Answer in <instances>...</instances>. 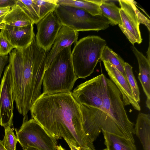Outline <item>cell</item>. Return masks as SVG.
<instances>
[{"instance_id": "5b68a950", "label": "cell", "mask_w": 150, "mask_h": 150, "mask_svg": "<svg viewBox=\"0 0 150 150\" xmlns=\"http://www.w3.org/2000/svg\"><path fill=\"white\" fill-rule=\"evenodd\" d=\"M106 44L105 40L96 35L84 37L75 43L71 58L78 79H85L93 73Z\"/></svg>"}, {"instance_id": "44dd1931", "label": "cell", "mask_w": 150, "mask_h": 150, "mask_svg": "<svg viewBox=\"0 0 150 150\" xmlns=\"http://www.w3.org/2000/svg\"><path fill=\"white\" fill-rule=\"evenodd\" d=\"M33 1L41 19L50 12L54 11L58 5L57 0H33Z\"/></svg>"}, {"instance_id": "277c9868", "label": "cell", "mask_w": 150, "mask_h": 150, "mask_svg": "<svg viewBox=\"0 0 150 150\" xmlns=\"http://www.w3.org/2000/svg\"><path fill=\"white\" fill-rule=\"evenodd\" d=\"M71 47L61 51L46 69L43 77V94L70 93L78 79L71 58Z\"/></svg>"}, {"instance_id": "8fae6325", "label": "cell", "mask_w": 150, "mask_h": 150, "mask_svg": "<svg viewBox=\"0 0 150 150\" xmlns=\"http://www.w3.org/2000/svg\"><path fill=\"white\" fill-rule=\"evenodd\" d=\"M33 25L18 27L2 24L0 25V32L14 49H23L31 44L35 36Z\"/></svg>"}, {"instance_id": "ac0fdd59", "label": "cell", "mask_w": 150, "mask_h": 150, "mask_svg": "<svg viewBox=\"0 0 150 150\" xmlns=\"http://www.w3.org/2000/svg\"><path fill=\"white\" fill-rule=\"evenodd\" d=\"M102 0H57L59 5L74 7L83 10L93 16L101 15L99 5Z\"/></svg>"}, {"instance_id": "f1b7e54d", "label": "cell", "mask_w": 150, "mask_h": 150, "mask_svg": "<svg viewBox=\"0 0 150 150\" xmlns=\"http://www.w3.org/2000/svg\"><path fill=\"white\" fill-rule=\"evenodd\" d=\"M66 143L69 146L71 150H80L76 146L73 145L68 140H65Z\"/></svg>"}, {"instance_id": "d6a6232c", "label": "cell", "mask_w": 150, "mask_h": 150, "mask_svg": "<svg viewBox=\"0 0 150 150\" xmlns=\"http://www.w3.org/2000/svg\"><path fill=\"white\" fill-rule=\"evenodd\" d=\"M94 150H96L95 149ZM102 150H108V149H107V148H105V149H103Z\"/></svg>"}, {"instance_id": "9c48e42d", "label": "cell", "mask_w": 150, "mask_h": 150, "mask_svg": "<svg viewBox=\"0 0 150 150\" xmlns=\"http://www.w3.org/2000/svg\"><path fill=\"white\" fill-rule=\"evenodd\" d=\"M11 65L6 66L0 85V125L13 127V102Z\"/></svg>"}, {"instance_id": "1f68e13d", "label": "cell", "mask_w": 150, "mask_h": 150, "mask_svg": "<svg viewBox=\"0 0 150 150\" xmlns=\"http://www.w3.org/2000/svg\"><path fill=\"white\" fill-rule=\"evenodd\" d=\"M24 150H39L38 149L33 147H30L27 148Z\"/></svg>"}, {"instance_id": "2e32d148", "label": "cell", "mask_w": 150, "mask_h": 150, "mask_svg": "<svg viewBox=\"0 0 150 150\" xmlns=\"http://www.w3.org/2000/svg\"><path fill=\"white\" fill-rule=\"evenodd\" d=\"M2 24L18 27L34 24L30 17L16 3L11 8V10L4 16Z\"/></svg>"}, {"instance_id": "30bf717a", "label": "cell", "mask_w": 150, "mask_h": 150, "mask_svg": "<svg viewBox=\"0 0 150 150\" xmlns=\"http://www.w3.org/2000/svg\"><path fill=\"white\" fill-rule=\"evenodd\" d=\"M37 32L35 35L38 45L50 51L62 25L54 11L50 12L36 24Z\"/></svg>"}, {"instance_id": "ba28073f", "label": "cell", "mask_w": 150, "mask_h": 150, "mask_svg": "<svg viewBox=\"0 0 150 150\" xmlns=\"http://www.w3.org/2000/svg\"><path fill=\"white\" fill-rule=\"evenodd\" d=\"M121 7L120 15L122 25H118L123 33L133 45L142 42L139 25H145L150 31V21L136 7V2L133 0H119Z\"/></svg>"}, {"instance_id": "7a4b0ae2", "label": "cell", "mask_w": 150, "mask_h": 150, "mask_svg": "<svg viewBox=\"0 0 150 150\" xmlns=\"http://www.w3.org/2000/svg\"><path fill=\"white\" fill-rule=\"evenodd\" d=\"M49 51L38 45L35 36L27 47L15 48L9 53L13 98L18 112L24 117V121L28 120V113L41 95Z\"/></svg>"}, {"instance_id": "ffe728a7", "label": "cell", "mask_w": 150, "mask_h": 150, "mask_svg": "<svg viewBox=\"0 0 150 150\" xmlns=\"http://www.w3.org/2000/svg\"><path fill=\"white\" fill-rule=\"evenodd\" d=\"M100 61L110 63L127 79L124 67L125 62L120 56L106 45L103 51Z\"/></svg>"}, {"instance_id": "4dcf8cb0", "label": "cell", "mask_w": 150, "mask_h": 150, "mask_svg": "<svg viewBox=\"0 0 150 150\" xmlns=\"http://www.w3.org/2000/svg\"><path fill=\"white\" fill-rule=\"evenodd\" d=\"M57 150H65L60 145H57Z\"/></svg>"}, {"instance_id": "7c38bea8", "label": "cell", "mask_w": 150, "mask_h": 150, "mask_svg": "<svg viewBox=\"0 0 150 150\" xmlns=\"http://www.w3.org/2000/svg\"><path fill=\"white\" fill-rule=\"evenodd\" d=\"M109 77L121 92L125 105L131 104L138 111L141 110L139 103L136 101L127 79L114 66L110 63L103 62Z\"/></svg>"}, {"instance_id": "d4e9b609", "label": "cell", "mask_w": 150, "mask_h": 150, "mask_svg": "<svg viewBox=\"0 0 150 150\" xmlns=\"http://www.w3.org/2000/svg\"><path fill=\"white\" fill-rule=\"evenodd\" d=\"M14 48L12 45L0 31V55H7Z\"/></svg>"}, {"instance_id": "484cf974", "label": "cell", "mask_w": 150, "mask_h": 150, "mask_svg": "<svg viewBox=\"0 0 150 150\" xmlns=\"http://www.w3.org/2000/svg\"><path fill=\"white\" fill-rule=\"evenodd\" d=\"M8 55H0V79L4 68L8 62Z\"/></svg>"}, {"instance_id": "4316f807", "label": "cell", "mask_w": 150, "mask_h": 150, "mask_svg": "<svg viewBox=\"0 0 150 150\" xmlns=\"http://www.w3.org/2000/svg\"><path fill=\"white\" fill-rule=\"evenodd\" d=\"M17 0H0V8L11 7L16 4Z\"/></svg>"}, {"instance_id": "f546056e", "label": "cell", "mask_w": 150, "mask_h": 150, "mask_svg": "<svg viewBox=\"0 0 150 150\" xmlns=\"http://www.w3.org/2000/svg\"><path fill=\"white\" fill-rule=\"evenodd\" d=\"M0 150H7L3 146L1 140H0Z\"/></svg>"}, {"instance_id": "9a60e30c", "label": "cell", "mask_w": 150, "mask_h": 150, "mask_svg": "<svg viewBox=\"0 0 150 150\" xmlns=\"http://www.w3.org/2000/svg\"><path fill=\"white\" fill-rule=\"evenodd\" d=\"M135 134L139 139L144 150H150V115L139 113L134 127Z\"/></svg>"}, {"instance_id": "5bb4252c", "label": "cell", "mask_w": 150, "mask_h": 150, "mask_svg": "<svg viewBox=\"0 0 150 150\" xmlns=\"http://www.w3.org/2000/svg\"><path fill=\"white\" fill-rule=\"evenodd\" d=\"M132 50L136 56L139 64V73L138 78L146 96V107L150 109V61L134 46Z\"/></svg>"}, {"instance_id": "83f0119b", "label": "cell", "mask_w": 150, "mask_h": 150, "mask_svg": "<svg viewBox=\"0 0 150 150\" xmlns=\"http://www.w3.org/2000/svg\"><path fill=\"white\" fill-rule=\"evenodd\" d=\"M11 10V7H10L0 8V25L2 24L4 16Z\"/></svg>"}, {"instance_id": "4fadbf2b", "label": "cell", "mask_w": 150, "mask_h": 150, "mask_svg": "<svg viewBox=\"0 0 150 150\" xmlns=\"http://www.w3.org/2000/svg\"><path fill=\"white\" fill-rule=\"evenodd\" d=\"M78 32L67 27L62 25L53 46L47 57V64L48 67L55 56L64 49L71 47L77 41Z\"/></svg>"}, {"instance_id": "603a6c76", "label": "cell", "mask_w": 150, "mask_h": 150, "mask_svg": "<svg viewBox=\"0 0 150 150\" xmlns=\"http://www.w3.org/2000/svg\"><path fill=\"white\" fill-rule=\"evenodd\" d=\"M124 69L127 79L132 90L134 98L138 103L140 102V92L136 80L132 71V67L125 62Z\"/></svg>"}, {"instance_id": "8992f818", "label": "cell", "mask_w": 150, "mask_h": 150, "mask_svg": "<svg viewBox=\"0 0 150 150\" xmlns=\"http://www.w3.org/2000/svg\"><path fill=\"white\" fill-rule=\"evenodd\" d=\"M54 12L62 25L76 31H98L108 28L109 20L103 15L93 16L77 8L59 5Z\"/></svg>"}, {"instance_id": "52a82bcc", "label": "cell", "mask_w": 150, "mask_h": 150, "mask_svg": "<svg viewBox=\"0 0 150 150\" xmlns=\"http://www.w3.org/2000/svg\"><path fill=\"white\" fill-rule=\"evenodd\" d=\"M15 130L23 150L30 147L39 150H57V140L33 119L23 121L19 129Z\"/></svg>"}, {"instance_id": "6da1fadb", "label": "cell", "mask_w": 150, "mask_h": 150, "mask_svg": "<svg viewBox=\"0 0 150 150\" xmlns=\"http://www.w3.org/2000/svg\"><path fill=\"white\" fill-rule=\"evenodd\" d=\"M30 110L32 118L56 140H67L80 150L95 149L83 130L79 104L71 92L42 93Z\"/></svg>"}, {"instance_id": "3957f363", "label": "cell", "mask_w": 150, "mask_h": 150, "mask_svg": "<svg viewBox=\"0 0 150 150\" xmlns=\"http://www.w3.org/2000/svg\"><path fill=\"white\" fill-rule=\"evenodd\" d=\"M72 94L79 103L97 108L108 114L125 137L135 143L134 124L128 117L121 92L111 79L102 74L78 86Z\"/></svg>"}, {"instance_id": "e0dca14e", "label": "cell", "mask_w": 150, "mask_h": 150, "mask_svg": "<svg viewBox=\"0 0 150 150\" xmlns=\"http://www.w3.org/2000/svg\"><path fill=\"white\" fill-rule=\"evenodd\" d=\"M108 150H137L134 143L125 138L102 130Z\"/></svg>"}, {"instance_id": "7402d4cb", "label": "cell", "mask_w": 150, "mask_h": 150, "mask_svg": "<svg viewBox=\"0 0 150 150\" xmlns=\"http://www.w3.org/2000/svg\"><path fill=\"white\" fill-rule=\"evenodd\" d=\"M16 4L22 8L34 24H36L41 19L33 0H17Z\"/></svg>"}, {"instance_id": "d6986e66", "label": "cell", "mask_w": 150, "mask_h": 150, "mask_svg": "<svg viewBox=\"0 0 150 150\" xmlns=\"http://www.w3.org/2000/svg\"><path fill=\"white\" fill-rule=\"evenodd\" d=\"M102 15L107 18L112 25H121L120 8L114 3L108 1L102 0L99 5Z\"/></svg>"}, {"instance_id": "cb8c5ba5", "label": "cell", "mask_w": 150, "mask_h": 150, "mask_svg": "<svg viewBox=\"0 0 150 150\" xmlns=\"http://www.w3.org/2000/svg\"><path fill=\"white\" fill-rule=\"evenodd\" d=\"M5 135L1 142L7 150H16L18 140L13 130V127L7 126L4 127Z\"/></svg>"}]
</instances>
